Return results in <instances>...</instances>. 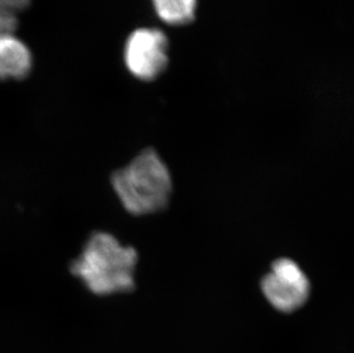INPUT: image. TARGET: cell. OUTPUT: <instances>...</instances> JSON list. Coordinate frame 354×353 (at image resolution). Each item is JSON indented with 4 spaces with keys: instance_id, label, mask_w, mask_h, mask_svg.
Listing matches in <instances>:
<instances>
[{
    "instance_id": "6da1fadb",
    "label": "cell",
    "mask_w": 354,
    "mask_h": 353,
    "mask_svg": "<svg viewBox=\"0 0 354 353\" xmlns=\"http://www.w3.org/2000/svg\"><path fill=\"white\" fill-rule=\"evenodd\" d=\"M137 250L122 246L107 232H94L82 253L73 260L71 272L97 296L130 293L136 288Z\"/></svg>"
},
{
    "instance_id": "7a4b0ae2",
    "label": "cell",
    "mask_w": 354,
    "mask_h": 353,
    "mask_svg": "<svg viewBox=\"0 0 354 353\" xmlns=\"http://www.w3.org/2000/svg\"><path fill=\"white\" fill-rule=\"evenodd\" d=\"M111 183L124 209L133 216L160 212L170 203V171L153 148L142 150L127 165L114 171Z\"/></svg>"
},
{
    "instance_id": "3957f363",
    "label": "cell",
    "mask_w": 354,
    "mask_h": 353,
    "mask_svg": "<svg viewBox=\"0 0 354 353\" xmlns=\"http://www.w3.org/2000/svg\"><path fill=\"white\" fill-rule=\"evenodd\" d=\"M261 291L268 303L281 314H294L308 303L311 283L295 260L279 258L261 279Z\"/></svg>"
},
{
    "instance_id": "277c9868",
    "label": "cell",
    "mask_w": 354,
    "mask_h": 353,
    "mask_svg": "<svg viewBox=\"0 0 354 353\" xmlns=\"http://www.w3.org/2000/svg\"><path fill=\"white\" fill-rule=\"evenodd\" d=\"M167 51L169 42L163 31L141 28L127 38L124 60L134 77L141 80H154L167 69Z\"/></svg>"
},
{
    "instance_id": "5b68a950",
    "label": "cell",
    "mask_w": 354,
    "mask_h": 353,
    "mask_svg": "<svg viewBox=\"0 0 354 353\" xmlns=\"http://www.w3.org/2000/svg\"><path fill=\"white\" fill-rule=\"evenodd\" d=\"M29 47L13 33L0 34V80H21L32 71Z\"/></svg>"
},
{
    "instance_id": "8992f818",
    "label": "cell",
    "mask_w": 354,
    "mask_h": 353,
    "mask_svg": "<svg viewBox=\"0 0 354 353\" xmlns=\"http://www.w3.org/2000/svg\"><path fill=\"white\" fill-rule=\"evenodd\" d=\"M160 20L170 26H183L194 20L197 0H151Z\"/></svg>"
},
{
    "instance_id": "52a82bcc",
    "label": "cell",
    "mask_w": 354,
    "mask_h": 353,
    "mask_svg": "<svg viewBox=\"0 0 354 353\" xmlns=\"http://www.w3.org/2000/svg\"><path fill=\"white\" fill-rule=\"evenodd\" d=\"M17 27V14L0 7V34L14 33Z\"/></svg>"
},
{
    "instance_id": "ba28073f",
    "label": "cell",
    "mask_w": 354,
    "mask_h": 353,
    "mask_svg": "<svg viewBox=\"0 0 354 353\" xmlns=\"http://www.w3.org/2000/svg\"><path fill=\"white\" fill-rule=\"evenodd\" d=\"M30 3L31 0H0V7L17 13L19 10H26Z\"/></svg>"
}]
</instances>
